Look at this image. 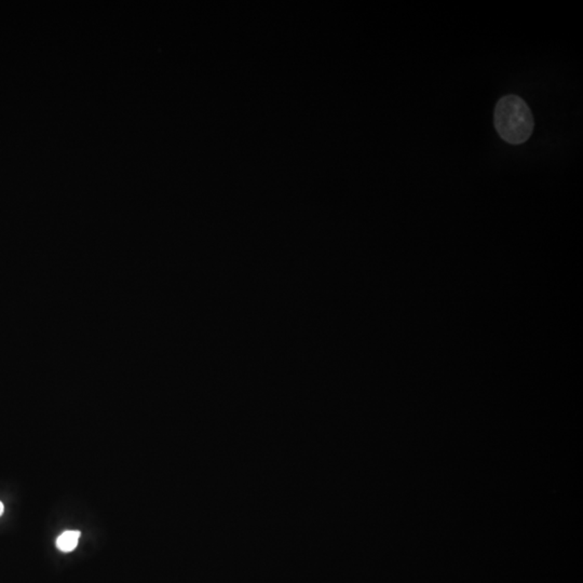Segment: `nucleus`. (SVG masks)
I'll return each mask as SVG.
<instances>
[{
  "label": "nucleus",
  "instance_id": "nucleus-1",
  "mask_svg": "<svg viewBox=\"0 0 583 583\" xmlns=\"http://www.w3.org/2000/svg\"><path fill=\"white\" fill-rule=\"evenodd\" d=\"M534 117L524 100L507 95L494 109V128L502 140L513 145L523 144L534 131Z\"/></svg>",
  "mask_w": 583,
  "mask_h": 583
},
{
  "label": "nucleus",
  "instance_id": "nucleus-2",
  "mask_svg": "<svg viewBox=\"0 0 583 583\" xmlns=\"http://www.w3.org/2000/svg\"><path fill=\"white\" fill-rule=\"evenodd\" d=\"M79 538H80V532H77V530H67V532L62 533L57 539V549L65 553L74 551L78 546Z\"/></svg>",
  "mask_w": 583,
  "mask_h": 583
},
{
  "label": "nucleus",
  "instance_id": "nucleus-3",
  "mask_svg": "<svg viewBox=\"0 0 583 583\" xmlns=\"http://www.w3.org/2000/svg\"><path fill=\"white\" fill-rule=\"evenodd\" d=\"M3 511H5V506H3V502L0 501V515H3Z\"/></svg>",
  "mask_w": 583,
  "mask_h": 583
}]
</instances>
